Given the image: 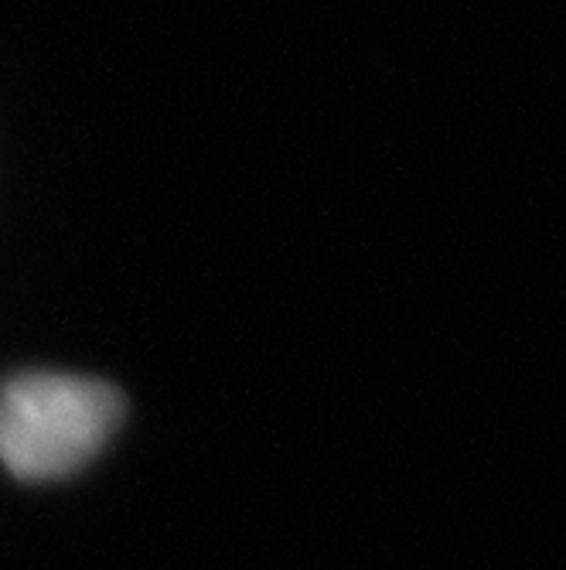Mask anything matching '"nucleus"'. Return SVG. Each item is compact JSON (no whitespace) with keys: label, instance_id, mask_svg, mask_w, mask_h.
<instances>
[{"label":"nucleus","instance_id":"1","mask_svg":"<svg viewBox=\"0 0 566 570\" xmlns=\"http://www.w3.org/2000/svg\"><path fill=\"white\" fill-rule=\"evenodd\" d=\"M123 421V396L102 380L34 373L0 396V461L18 479H62L92 461Z\"/></svg>","mask_w":566,"mask_h":570}]
</instances>
